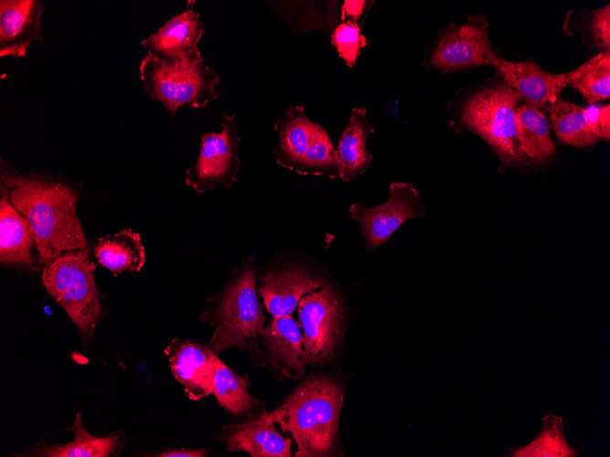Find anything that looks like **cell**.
Listing matches in <instances>:
<instances>
[{"mask_svg":"<svg viewBox=\"0 0 610 457\" xmlns=\"http://www.w3.org/2000/svg\"><path fill=\"white\" fill-rule=\"evenodd\" d=\"M0 194L30 222L38 263L68 251L87 248L77 216L78 192L70 186L40 174L18 172L1 160Z\"/></svg>","mask_w":610,"mask_h":457,"instance_id":"1","label":"cell"},{"mask_svg":"<svg viewBox=\"0 0 610 457\" xmlns=\"http://www.w3.org/2000/svg\"><path fill=\"white\" fill-rule=\"evenodd\" d=\"M344 392L334 380L316 378L300 386L269 419L290 432L296 456H328L333 450Z\"/></svg>","mask_w":610,"mask_h":457,"instance_id":"2","label":"cell"},{"mask_svg":"<svg viewBox=\"0 0 610 457\" xmlns=\"http://www.w3.org/2000/svg\"><path fill=\"white\" fill-rule=\"evenodd\" d=\"M95 268L86 248L52 256L43 265L41 275L44 286L77 326L85 344L100 316Z\"/></svg>","mask_w":610,"mask_h":457,"instance_id":"3","label":"cell"},{"mask_svg":"<svg viewBox=\"0 0 610 457\" xmlns=\"http://www.w3.org/2000/svg\"><path fill=\"white\" fill-rule=\"evenodd\" d=\"M200 318L214 327V353L237 347L244 349L264 331L265 317L258 300L253 266L249 265L218 296L215 306Z\"/></svg>","mask_w":610,"mask_h":457,"instance_id":"4","label":"cell"},{"mask_svg":"<svg viewBox=\"0 0 610 457\" xmlns=\"http://www.w3.org/2000/svg\"><path fill=\"white\" fill-rule=\"evenodd\" d=\"M521 97L507 85L483 88L460 107L459 118L468 129L483 138L505 165L522 161L517 131Z\"/></svg>","mask_w":610,"mask_h":457,"instance_id":"5","label":"cell"},{"mask_svg":"<svg viewBox=\"0 0 610 457\" xmlns=\"http://www.w3.org/2000/svg\"><path fill=\"white\" fill-rule=\"evenodd\" d=\"M139 71L145 93L161 102L171 118L184 105L201 109L219 97L216 86L220 76L204 59L171 67L147 55Z\"/></svg>","mask_w":610,"mask_h":457,"instance_id":"6","label":"cell"},{"mask_svg":"<svg viewBox=\"0 0 610 457\" xmlns=\"http://www.w3.org/2000/svg\"><path fill=\"white\" fill-rule=\"evenodd\" d=\"M221 132L204 133L197 161L186 170L185 182L196 192L231 188L240 168L235 115H223Z\"/></svg>","mask_w":610,"mask_h":457,"instance_id":"7","label":"cell"},{"mask_svg":"<svg viewBox=\"0 0 610 457\" xmlns=\"http://www.w3.org/2000/svg\"><path fill=\"white\" fill-rule=\"evenodd\" d=\"M298 311L303 328L306 362L323 366L331 359L342 333V307L329 286L304 296Z\"/></svg>","mask_w":610,"mask_h":457,"instance_id":"8","label":"cell"},{"mask_svg":"<svg viewBox=\"0 0 610 457\" xmlns=\"http://www.w3.org/2000/svg\"><path fill=\"white\" fill-rule=\"evenodd\" d=\"M488 26L482 15L470 16L463 25L450 23L440 35L430 64L443 72L493 65L498 57L489 43Z\"/></svg>","mask_w":610,"mask_h":457,"instance_id":"9","label":"cell"},{"mask_svg":"<svg viewBox=\"0 0 610 457\" xmlns=\"http://www.w3.org/2000/svg\"><path fill=\"white\" fill-rule=\"evenodd\" d=\"M390 193L389 200L381 205L367 208L353 203L350 208L352 217L360 223L371 248L384 243L405 221L423 215L418 192L411 184L393 182Z\"/></svg>","mask_w":610,"mask_h":457,"instance_id":"10","label":"cell"},{"mask_svg":"<svg viewBox=\"0 0 610 457\" xmlns=\"http://www.w3.org/2000/svg\"><path fill=\"white\" fill-rule=\"evenodd\" d=\"M205 33L199 14L188 9L172 16L163 26L142 41L148 55L175 67L203 60L198 43Z\"/></svg>","mask_w":610,"mask_h":457,"instance_id":"11","label":"cell"},{"mask_svg":"<svg viewBox=\"0 0 610 457\" xmlns=\"http://www.w3.org/2000/svg\"><path fill=\"white\" fill-rule=\"evenodd\" d=\"M39 0L0 1V56L21 58L35 42L43 40Z\"/></svg>","mask_w":610,"mask_h":457,"instance_id":"12","label":"cell"},{"mask_svg":"<svg viewBox=\"0 0 610 457\" xmlns=\"http://www.w3.org/2000/svg\"><path fill=\"white\" fill-rule=\"evenodd\" d=\"M493 66L525 104L537 109H548L567 86L566 73H548L530 61L510 62L498 57Z\"/></svg>","mask_w":610,"mask_h":457,"instance_id":"13","label":"cell"},{"mask_svg":"<svg viewBox=\"0 0 610 457\" xmlns=\"http://www.w3.org/2000/svg\"><path fill=\"white\" fill-rule=\"evenodd\" d=\"M211 353L205 345L179 338L173 339L165 349L173 376L191 400L212 393Z\"/></svg>","mask_w":610,"mask_h":457,"instance_id":"14","label":"cell"},{"mask_svg":"<svg viewBox=\"0 0 610 457\" xmlns=\"http://www.w3.org/2000/svg\"><path fill=\"white\" fill-rule=\"evenodd\" d=\"M222 441L230 452H247L252 457H289L291 440L274 427L267 412L224 427Z\"/></svg>","mask_w":610,"mask_h":457,"instance_id":"15","label":"cell"},{"mask_svg":"<svg viewBox=\"0 0 610 457\" xmlns=\"http://www.w3.org/2000/svg\"><path fill=\"white\" fill-rule=\"evenodd\" d=\"M34 249L37 241L29 220L0 194L1 265L35 269Z\"/></svg>","mask_w":610,"mask_h":457,"instance_id":"16","label":"cell"},{"mask_svg":"<svg viewBox=\"0 0 610 457\" xmlns=\"http://www.w3.org/2000/svg\"><path fill=\"white\" fill-rule=\"evenodd\" d=\"M259 296L273 317L289 316L306 294L325 286V281L300 269L269 273L259 277Z\"/></svg>","mask_w":610,"mask_h":457,"instance_id":"17","label":"cell"},{"mask_svg":"<svg viewBox=\"0 0 610 457\" xmlns=\"http://www.w3.org/2000/svg\"><path fill=\"white\" fill-rule=\"evenodd\" d=\"M300 327L290 316L273 317L262 333L273 366L287 378L299 379L305 371Z\"/></svg>","mask_w":610,"mask_h":457,"instance_id":"18","label":"cell"},{"mask_svg":"<svg viewBox=\"0 0 610 457\" xmlns=\"http://www.w3.org/2000/svg\"><path fill=\"white\" fill-rule=\"evenodd\" d=\"M373 131L367 118V109H352L336 150L338 175L342 180L349 182L368 169L372 154L366 148V140Z\"/></svg>","mask_w":610,"mask_h":457,"instance_id":"19","label":"cell"},{"mask_svg":"<svg viewBox=\"0 0 610 457\" xmlns=\"http://www.w3.org/2000/svg\"><path fill=\"white\" fill-rule=\"evenodd\" d=\"M74 432V439L65 444L37 443L34 448L16 456L40 457H108L116 453L121 447V436L110 433L97 437L89 433L83 426L81 413L78 412L72 425L68 428Z\"/></svg>","mask_w":610,"mask_h":457,"instance_id":"20","label":"cell"},{"mask_svg":"<svg viewBox=\"0 0 610 457\" xmlns=\"http://www.w3.org/2000/svg\"><path fill=\"white\" fill-rule=\"evenodd\" d=\"M315 127L316 123L306 117L303 107H289L285 115L279 119L274 127L279 136V143L276 150L278 163L297 171Z\"/></svg>","mask_w":610,"mask_h":457,"instance_id":"21","label":"cell"},{"mask_svg":"<svg viewBox=\"0 0 610 457\" xmlns=\"http://www.w3.org/2000/svg\"><path fill=\"white\" fill-rule=\"evenodd\" d=\"M94 254L114 275L126 270L138 272L145 263V250L140 234L131 229L100 238L94 246Z\"/></svg>","mask_w":610,"mask_h":457,"instance_id":"22","label":"cell"},{"mask_svg":"<svg viewBox=\"0 0 610 457\" xmlns=\"http://www.w3.org/2000/svg\"><path fill=\"white\" fill-rule=\"evenodd\" d=\"M517 131L522 157L542 163L554 154L555 147L550 137L549 123L540 109L527 104L518 106Z\"/></svg>","mask_w":610,"mask_h":457,"instance_id":"23","label":"cell"},{"mask_svg":"<svg viewBox=\"0 0 610 457\" xmlns=\"http://www.w3.org/2000/svg\"><path fill=\"white\" fill-rule=\"evenodd\" d=\"M212 394L226 411L241 414L258 403L247 391L248 376H239L212 351Z\"/></svg>","mask_w":610,"mask_h":457,"instance_id":"24","label":"cell"},{"mask_svg":"<svg viewBox=\"0 0 610 457\" xmlns=\"http://www.w3.org/2000/svg\"><path fill=\"white\" fill-rule=\"evenodd\" d=\"M567 85L577 89L594 104L610 96V51L605 49L587 62L566 73Z\"/></svg>","mask_w":610,"mask_h":457,"instance_id":"25","label":"cell"},{"mask_svg":"<svg viewBox=\"0 0 610 457\" xmlns=\"http://www.w3.org/2000/svg\"><path fill=\"white\" fill-rule=\"evenodd\" d=\"M548 109L552 128L563 142L585 147L598 140L588 125L584 108L558 98Z\"/></svg>","mask_w":610,"mask_h":457,"instance_id":"26","label":"cell"},{"mask_svg":"<svg viewBox=\"0 0 610 457\" xmlns=\"http://www.w3.org/2000/svg\"><path fill=\"white\" fill-rule=\"evenodd\" d=\"M563 418L547 415L543 419L541 433L529 444L512 450L514 457H572L577 456L575 449L569 445L563 435Z\"/></svg>","mask_w":610,"mask_h":457,"instance_id":"27","label":"cell"},{"mask_svg":"<svg viewBox=\"0 0 610 457\" xmlns=\"http://www.w3.org/2000/svg\"><path fill=\"white\" fill-rule=\"evenodd\" d=\"M297 171L303 174H328L330 177H335L338 174L336 151L327 132L319 124H316Z\"/></svg>","mask_w":610,"mask_h":457,"instance_id":"28","label":"cell"},{"mask_svg":"<svg viewBox=\"0 0 610 457\" xmlns=\"http://www.w3.org/2000/svg\"><path fill=\"white\" fill-rule=\"evenodd\" d=\"M331 43L346 66L353 68L360 50L366 46L367 40L357 23L345 21L334 28Z\"/></svg>","mask_w":610,"mask_h":457,"instance_id":"29","label":"cell"},{"mask_svg":"<svg viewBox=\"0 0 610 457\" xmlns=\"http://www.w3.org/2000/svg\"><path fill=\"white\" fill-rule=\"evenodd\" d=\"M588 125L597 139L610 138V105L590 104L584 108Z\"/></svg>","mask_w":610,"mask_h":457,"instance_id":"30","label":"cell"},{"mask_svg":"<svg viewBox=\"0 0 610 457\" xmlns=\"http://www.w3.org/2000/svg\"><path fill=\"white\" fill-rule=\"evenodd\" d=\"M591 31L595 44L599 47L609 49L610 47V5L607 4L592 13Z\"/></svg>","mask_w":610,"mask_h":457,"instance_id":"31","label":"cell"},{"mask_svg":"<svg viewBox=\"0 0 610 457\" xmlns=\"http://www.w3.org/2000/svg\"><path fill=\"white\" fill-rule=\"evenodd\" d=\"M367 1L363 0H345L342 5L341 20L342 22L352 21L358 24L361 16L366 6Z\"/></svg>","mask_w":610,"mask_h":457,"instance_id":"32","label":"cell"},{"mask_svg":"<svg viewBox=\"0 0 610 457\" xmlns=\"http://www.w3.org/2000/svg\"><path fill=\"white\" fill-rule=\"evenodd\" d=\"M209 452L205 448L201 449H174L165 451L154 456L157 457H205Z\"/></svg>","mask_w":610,"mask_h":457,"instance_id":"33","label":"cell"}]
</instances>
